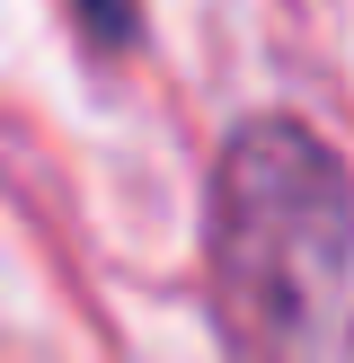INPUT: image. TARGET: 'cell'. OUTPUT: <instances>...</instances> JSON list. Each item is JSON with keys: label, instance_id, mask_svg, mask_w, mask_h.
Wrapping results in <instances>:
<instances>
[{"label": "cell", "instance_id": "1", "mask_svg": "<svg viewBox=\"0 0 354 363\" xmlns=\"http://www.w3.org/2000/svg\"><path fill=\"white\" fill-rule=\"evenodd\" d=\"M204 284L230 363H336L354 293V177L310 124L248 116L222 142Z\"/></svg>", "mask_w": 354, "mask_h": 363}, {"label": "cell", "instance_id": "2", "mask_svg": "<svg viewBox=\"0 0 354 363\" xmlns=\"http://www.w3.org/2000/svg\"><path fill=\"white\" fill-rule=\"evenodd\" d=\"M71 9H80V27H88V45H98V53H133L142 0H71Z\"/></svg>", "mask_w": 354, "mask_h": 363}]
</instances>
